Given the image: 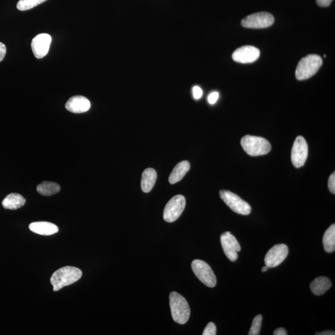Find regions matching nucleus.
<instances>
[{
    "label": "nucleus",
    "instance_id": "a878e982",
    "mask_svg": "<svg viewBox=\"0 0 335 335\" xmlns=\"http://www.w3.org/2000/svg\"><path fill=\"white\" fill-rule=\"evenodd\" d=\"M192 94L195 99H199L203 96V91L199 86H195L192 88Z\"/></svg>",
    "mask_w": 335,
    "mask_h": 335
},
{
    "label": "nucleus",
    "instance_id": "b1692460",
    "mask_svg": "<svg viewBox=\"0 0 335 335\" xmlns=\"http://www.w3.org/2000/svg\"><path fill=\"white\" fill-rule=\"evenodd\" d=\"M217 332V328L215 324L212 322L209 323L208 325L204 330L203 335H216Z\"/></svg>",
    "mask_w": 335,
    "mask_h": 335
},
{
    "label": "nucleus",
    "instance_id": "ddd939ff",
    "mask_svg": "<svg viewBox=\"0 0 335 335\" xmlns=\"http://www.w3.org/2000/svg\"><path fill=\"white\" fill-rule=\"evenodd\" d=\"M52 38L48 34H40L32 39L31 48L34 55L37 58L45 57L48 53Z\"/></svg>",
    "mask_w": 335,
    "mask_h": 335
},
{
    "label": "nucleus",
    "instance_id": "6ab92c4d",
    "mask_svg": "<svg viewBox=\"0 0 335 335\" xmlns=\"http://www.w3.org/2000/svg\"><path fill=\"white\" fill-rule=\"evenodd\" d=\"M190 169V164L188 161H183L178 163L173 169L169 177L170 184H175L180 181Z\"/></svg>",
    "mask_w": 335,
    "mask_h": 335
},
{
    "label": "nucleus",
    "instance_id": "dca6fc26",
    "mask_svg": "<svg viewBox=\"0 0 335 335\" xmlns=\"http://www.w3.org/2000/svg\"><path fill=\"white\" fill-rule=\"evenodd\" d=\"M331 282L328 278L320 276L315 278L310 285L311 291L315 295H321L325 294L331 287Z\"/></svg>",
    "mask_w": 335,
    "mask_h": 335
},
{
    "label": "nucleus",
    "instance_id": "6e6552de",
    "mask_svg": "<svg viewBox=\"0 0 335 335\" xmlns=\"http://www.w3.org/2000/svg\"><path fill=\"white\" fill-rule=\"evenodd\" d=\"M275 18L267 12H259L246 17L242 19V26L251 29H262L272 26Z\"/></svg>",
    "mask_w": 335,
    "mask_h": 335
},
{
    "label": "nucleus",
    "instance_id": "7c9ffc66",
    "mask_svg": "<svg viewBox=\"0 0 335 335\" xmlns=\"http://www.w3.org/2000/svg\"><path fill=\"white\" fill-rule=\"evenodd\" d=\"M334 331H330V330H328V331H325L323 332H321V333H316L315 334L316 335H332V334H334Z\"/></svg>",
    "mask_w": 335,
    "mask_h": 335
},
{
    "label": "nucleus",
    "instance_id": "f257e3e1",
    "mask_svg": "<svg viewBox=\"0 0 335 335\" xmlns=\"http://www.w3.org/2000/svg\"><path fill=\"white\" fill-rule=\"evenodd\" d=\"M82 272L79 268L65 266L60 268L53 274L50 278V283L54 287V291L63 288L78 281L82 278Z\"/></svg>",
    "mask_w": 335,
    "mask_h": 335
},
{
    "label": "nucleus",
    "instance_id": "c85d7f7f",
    "mask_svg": "<svg viewBox=\"0 0 335 335\" xmlns=\"http://www.w3.org/2000/svg\"><path fill=\"white\" fill-rule=\"evenodd\" d=\"M333 0H316L317 4L318 6L322 7H327Z\"/></svg>",
    "mask_w": 335,
    "mask_h": 335
},
{
    "label": "nucleus",
    "instance_id": "7ed1b4c3",
    "mask_svg": "<svg viewBox=\"0 0 335 335\" xmlns=\"http://www.w3.org/2000/svg\"><path fill=\"white\" fill-rule=\"evenodd\" d=\"M170 306L173 320L179 324H185L190 317L188 302L182 295L176 292L170 294Z\"/></svg>",
    "mask_w": 335,
    "mask_h": 335
},
{
    "label": "nucleus",
    "instance_id": "2f4dec72",
    "mask_svg": "<svg viewBox=\"0 0 335 335\" xmlns=\"http://www.w3.org/2000/svg\"><path fill=\"white\" fill-rule=\"evenodd\" d=\"M268 268L269 267H268L267 266H265L262 267L261 271L262 272H266L268 270Z\"/></svg>",
    "mask_w": 335,
    "mask_h": 335
},
{
    "label": "nucleus",
    "instance_id": "cd10ccee",
    "mask_svg": "<svg viewBox=\"0 0 335 335\" xmlns=\"http://www.w3.org/2000/svg\"><path fill=\"white\" fill-rule=\"evenodd\" d=\"M6 54H7V47L4 43L0 42V62L4 59Z\"/></svg>",
    "mask_w": 335,
    "mask_h": 335
},
{
    "label": "nucleus",
    "instance_id": "aec40b11",
    "mask_svg": "<svg viewBox=\"0 0 335 335\" xmlns=\"http://www.w3.org/2000/svg\"><path fill=\"white\" fill-rule=\"evenodd\" d=\"M324 249L326 252L332 253L335 250V225L329 227L324 233L323 237Z\"/></svg>",
    "mask_w": 335,
    "mask_h": 335
},
{
    "label": "nucleus",
    "instance_id": "4be33fe9",
    "mask_svg": "<svg viewBox=\"0 0 335 335\" xmlns=\"http://www.w3.org/2000/svg\"><path fill=\"white\" fill-rule=\"evenodd\" d=\"M46 1L47 0H19L17 4V8L20 11H27Z\"/></svg>",
    "mask_w": 335,
    "mask_h": 335
},
{
    "label": "nucleus",
    "instance_id": "423d86ee",
    "mask_svg": "<svg viewBox=\"0 0 335 335\" xmlns=\"http://www.w3.org/2000/svg\"><path fill=\"white\" fill-rule=\"evenodd\" d=\"M220 196L224 201L226 205L236 213L244 215V216H247L251 213V208L249 204L243 200L238 195L234 194L233 192L227 191V190H222L220 191Z\"/></svg>",
    "mask_w": 335,
    "mask_h": 335
},
{
    "label": "nucleus",
    "instance_id": "39448f33",
    "mask_svg": "<svg viewBox=\"0 0 335 335\" xmlns=\"http://www.w3.org/2000/svg\"><path fill=\"white\" fill-rule=\"evenodd\" d=\"M191 267L196 277L206 286L214 287L216 286V276L210 266L205 261L195 259L192 262Z\"/></svg>",
    "mask_w": 335,
    "mask_h": 335
},
{
    "label": "nucleus",
    "instance_id": "0eeeda50",
    "mask_svg": "<svg viewBox=\"0 0 335 335\" xmlns=\"http://www.w3.org/2000/svg\"><path fill=\"white\" fill-rule=\"evenodd\" d=\"M186 206V199L182 195L172 198L166 204L163 212V219L167 222L176 221L183 213Z\"/></svg>",
    "mask_w": 335,
    "mask_h": 335
},
{
    "label": "nucleus",
    "instance_id": "412c9836",
    "mask_svg": "<svg viewBox=\"0 0 335 335\" xmlns=\"http://www.w3.org/2000/svg\"><path fill=\"white\" fill-rule=\"evenodd\" d=\"M60 187L58 184L54 182L44 181L39 184L37 187V191L39 194L44 196H50V195L57 194L59 192Z\"/></svg>",
    "mask_w": 335,
    "mask_h": 335
},
{
    "label": "nucleus",
    "instance_id": "1a4fd4ad",
    "mask_svg": "<svg viewBox=\"0 0 335 335\" xmlns=\"http://www.w3.org/2000/svg\"><path fill=\"white\" fill-rule=\"evenodd\" d=\"M288 254L289 249L286 245H276L267 251L265 256V265L269 268L277 267L286 259Z\"/></svg>",
    "mask_w": 335,
    "mask_h": 335
},
{
    "label": "nucleus",
    "instance_id": "4468645a",
    "mask_svg": "<svg viewBox=\"0 0 335 335\" xmlns=\"http://www.w3.org/2000/svg\"><path fill=\"white\" fill-rule=\"evenodd\" d=\"M90 107V102L86 97L83 96H73L65 104L66 110L73 113H85Z\"/></svg>",
    "mask_w": 335,
    "mask_h": 335
},
{
    "label": "nucleus",
    "instance_id": "9d476101",
    "mask_svg": "<svg viewBox=\"0 0 335 335\" xmlns=\"http://www.w3.org/2000/svg\"><path fill=\"white\" fill-rule=\"evenodd\" d=\"M308 156V145L302 136L296 138L293 145L291 152V160L295 168H300L304 165Z\"/></svg>",
    "mask_w": 335,
    "mask_h": 335
},
{
    "label": "nucleus",
    "instance_id": "393cba45",
    "mask_svg": "<svg viewBox=\"0 0 335 335\" xmlns=\"http://www.w3.org/2000/svg\"><path fill=\"white\" fill-rule=\"evenodd\" d=\"M328 188L332 194H335V173H332L328 180Z\"/></svg>",
    "mask_w": 335,
    "mask_h": 335
},
{
    "label": "nucleus",
    "instance_id": "9b49d317",
    "mask_svg": "<svg viewBox=\"0 0 335 335\" xmlns=\"http://www.w3.org/2000/svg\"><path fill=\"white\" fill-rule=\"evenodd\" d=\"M220 242L225 255L231 261H236L238 258V253L241 250V247L236 237L227 231L222 234Z\"/></svg>",
    "mask_w": 335,
    "mask_h": 335
},
{
    "label": "nucleus",
    "instance_id": "20e7f679",
    "mask_svg": "<svg viewBox=\"0 0 335 335\" xmlns=\"http://www.w3.org/2000/svg\"><path fill=\"white\" fill-rule=\"evenodd\" d=\"M241 145L247 154L253 156L266 155L272 150L270 142L260 137L246 136L242 139Z\"/></svg>",
    "mask_w": 335,
    "mask_h": 335
},
{
    "label": "nucleus",
    "instance_id": "c756f323",
    "mask_svg": "<svg viewBox=\"0 0 335 335\" xmlns=\"http://www.w3.org/2000/svg\"><path fill=\"white\" fill-rule=\"evenodd\" d=\"M275 335H287V331L284 328H279L276 329L273 333Z\"/></svg>",
    "mask_w": 335,
    "mask_h": 335
},
{
    "label": "nucleus",
    "instance_id": "a211bd4d",
    "mask_svg": "<svg viewBox=\"0 0 335 335\" xmlns=\"http://www.w3.org/2000/svg\"><path fill=\"white\" fill-rule=\"evenodd\" d=\"M26 203V199L21 194L11 193L6 197L2 202V205L6 209L16 210L21 208Z\"/></svg>",
    "mask_w": 335,
    "mask_h": 335
},
{
    "label": "nucleus",
    "instance_id": "f03ea898",
    "mask_svg": "<svg viewBox=\"0 0 335 335\" xmlns=\"http://www.w3.org/2000/svg\"><path fill=\"white\" fill-rule=\"evenodd\" d=\"M320 56L311 54L302 58L295 71V77L298 80H305L314 76L322 65Z\"/></svg>",
    "mask_w": 335,
    "mask_h": 335
},
{
    "label": "nucleus",
    "instance_id": "f8f14e48",
    "mask_svg": "<svg viewBox=\"0 0 335 335\" xmlns=\"http://www.w3.org/2000/svg\"><path fill=\"white\" fill-rule=\"evenodd\" d=\"M260 51L256 47L245 46L240 47L233 53L232 58L237 62L250 63L258 59Z\"/></svg>",
    "mask_w": 335,
    "mask_h": 335
},
{
    "label": "nucleus",
    "instance_id": "f3484780",
    "mask_svg": "<svg viewBox=\"0 0 335 335\" xmlns=\"http://www.w3.org/2000/svg\"><path fill=\"white\" fill-rule=\"evenodd\" d=\"M157 174L154 169H147L144 170L142 176L141 188L144 192H149L154 186Z\"/></svg>",
    "mask_w": 335,
    "mask_h": 335
},
{
    "label": "nucleus",
    "instance_id": "5701e85b",
    "mask_svg": "<svg viewBox=\"0 0 335 335\" xmlns=\"http://www.w3.org/2000/svg\"><path fill=\"white\" fill-rule=\"evenodd\" d=\"M262 317L261 315H257L254 318L252 322V325H251L249 333V335H258L259 334V332H260L261 328Z\"/></svg>",
    "mask_w": 335,
    "mask_h": 335
},
{
    "label": "nucleus",
    "instance_id": "2eb2a0df",
    "mask_svg": "<svg viewBox=\"0 0 335 335\" xmlns=\"http://www.w3.org/2000/svg\"><path fill=\"white\" fill-rule=\"evenodd\" d=\"M32 232L41 236H52L58 231V228L54 223L48 222H36L29 226Z\"/></svg>",
    "mask_w": 335,
    "mask_h": 335
},
{
    "label": "nucleus",
    "instance_id": "bb28decb",
    "mask_svg": "<svg viewBox=\"0 0 335 335\" xmlns=\"http://www.w3.org/2000/svg\"><path fill=\"white\" fill-rule=\"evenodd\" d=\"M219 97V94L218 92H212L208 97V100L210 105H214L217 102Z\"/></svg>",
    "mask_w": 335,
    "mask_h": 335
}]
</instances>
